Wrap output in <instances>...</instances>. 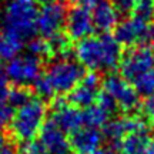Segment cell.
<instances>
[{
	"mask_svg": "<svg viewBox=\"0 0 154 154\" xmlns=\"http://www.w3.org/2000/svg\"><path fill=\"white\" fill-rule=\"evenodd\" d=\"M77 61L83 67L96 72H111L121 63V44L109 33L79 42L76 47Z\"/></svg>",
	"mask_w": 154,
	"mask_h": 154,
	"instance_id": "6da1fadb",
	"label": "cell"
},
{
	"mask_svg": "<svg viewBox=\"0 0 154 154\" xmlns=\"http://www.w3.org/2000/svg\"><path fill=\"white\" fill-rule=\"evenodd\" d=\"M38 7L36 0H5L2 6V27L5 36L30 42L37 32Z\"/></svg>",
	"mask_w": 154,
	"mask_h": 154,
	"instance_id": "7a4b0ae2",
	"label": "cell"
},
{
	"mask_svg": "<svg viewBox=\"0 0 154 154\" xmlns=\"http://www.w3.org/2000/svg\"><path fill=\"white\" fill-rule=\"evenodd\" d=\"M120 70L121 77L138 94L149 96L154 91V53L151 49L130 50L121 60Z\"/></svg>",
	"mask_w": 154,
	"mask_h": 154,
	"instance_id": "3957f363",
	"label": "cell"
},
{
	"mask_svg": "<svg viewBox=\"0 0 154 154\" xmlns=\"http://www.w3.org/2000/svg\"><path fill=\"white\" fill-rule=\"evenodd\" d=\"M46 116L47 106L44 100L40 97H30L24 104L16 109V113L11 117L10 131L13 137L22 143L34 140L46 123Z\"/></svg>",
	"mask_w": 154,
	"mask_h": 154,
	"instance_id": "277c9868",
	"label": "cell"
},
{
	"mask_svg": "<svg viewBox=\"0 0 154 154\" xmlns=\"http://www.w3.org/2000/svg\"><path fill=\"white\" fill-rule=\"evenodd\" d=\"M44 76L51 84L54 94H66L72 93L77 87V84L83 80L84 69L77 60L69 57H59L53 63H50Z\"/></svg>",
	"mask_w": 154,
	"mask_h": 154,
	"instance_id": "5b68a950",
	"label": "cell"
},
{
	"mask_svg": "<svg viewBox=\"0 0 154 154\" xmlns=\"http://www.w3.org/2000/svg\"><path fill=\"white\" fill-rule=\"evenodd\" d=\"M116 40L124 46L136 47H154V20H146L138 16L127 17L117 24Z\"/></svg>",
	"mask_w": 154,
	"mask_h": 154,
	"instance_id": "8992f818",
	"label": "cell"
},
{
	"mask_svg": "<svg viewBox=\"0 0 154 154\" xmlns=\"http://www.w3.org/2000/svg\"><path fill=\"white\" fill-rule=\"evenodd\" d=\"M42 76V59L36 56L19 54L5 66L6 80L14 84V87H26L33 84Z\"/></svg>",
	"mask_w": 154,
	"mask_h": 154,
	"instance_id": "52a82bcc",
	"label": "cell"
},
{
	"mask_svg": "<svg viewBox=\"0 0 154 154\" xmlns=\"http://www.w3.org/2000/svg\"><path fill=\"white\" fill-rule=\"evenodd\" d=\"M103 93L124 111H131L138 106V93L121 76L110 74L103 82Z\"/></svg>",
	"mask_w": 154,
	"mask_h": 154,
	"instance_id": "ba28073f",
	"label": "cell"
},
{
	"mask_svg": "<svg viewBox=\"0 0 154 154\" xmlns=\"http://www.w3.org/2000/svg\"><path fill=\"white\" fill-rule=\"evenodd\" d=\"M67 10L61 3L44 5L38 9L37 16V32L46 40L61 34V29L66 24Z\"/></svg>",
	"mask_w": 154,
	"mask_h": 154,
	"instance_id": "9c48e42d",
	"label": "cell"
},
{
	"mask_svg": "<svg viewBox=\"0 0 154 154\" xmlns=\"http://www.w3.org/2000/svg\"><path fill=\"white\" fill-rule=\"evenodd\" d=\"M66 30L67 36L72 40H86L91 37L94 29L91 11L84 7H73L70 11H67L66 17Z\"/></svg>",
	"mask_w": 154,
	"mask_h": 154,
	"instance_id": "30bf717a",
	"label": "cell"
},
{
	"mask_svg": "<svg viewBox=\"0 0 154 154\" xmlns=\"http://www.w3.org/2000/svg\"><path fill=\"white\" fill-rule=\"evenodd\" d=\"M51 121L59 126L64 133L73 134L74 131L84 127V114L80 109L64 100H57L53 107V119Z\"/></svg>",
	"mask_w": 154,
	"mask_h": 154,
	"instance_id": "8fae6325",
	"label": "cell"
},
{
	"mask_svg": "<svg viewBox=\"0 0 154 154\" xmlns=\"http://www.w3.org/2000/svg\"><path fill=\"white\" fill-rule=\"evenodd\" d=\"M38 141L42 143L46 154H70L72 150L67 134L51 120L46 121L42 127Z\"/></svg>",
	"mask_w": 154,
	"mask_h": 154,
	"instance_id": "7c38bea8",
	"label": "cell"
},
{
	"mask_svg": "<svg viewBox=\"0 0 154 154\" xmlns=\"http://www.w3.org/2000/svg\"><path fill=\"white\" fill-rule=\"evenodd\" d=\"M141 130H147V124L144 120L138 117H124V119L109 121L104 126L103 137L107 138L114 147H119L124 137H127L131 133L141 131Z\"/></svg>",
	"mask_w": 154,
	"mask_h": 154,
	"instance_id": "4fadbf2b",
	"label": "cell"
},
{
	"mask_svg": "<svg viewBox=\"0 0 154 154\" xmlns=\"http://www.w3.org/2000/svg\"><path fill=\"white\" fill-rule=\"evenodd\" d=\"M99 94V76L91 72L88 74H84L83 80L70 93L69 100L70 104L77 109H87L97 101Z\"/></svg>",
	"mask_w": 154,
	"mask_h": 154,
	"instance_id": "5bb4252c",
	"label": "cell"
},
{
	"mask_svg": "<svg viewBox=\"0 0 154 154\" xmlns=\"http://www.w3.org/2000/svg\"><path fill=\"white\" fill-rule=\"evenodd\" d=\"M103 133L99 128L84 126L72 134L70 146L77 154H91L101 147Z\"/></svg>",
	"mask_w": 154,
	"mask_h": 154,
	"instance_id": "9a60e30c",
	"label": "cell"
},
{
	"mask_svg": "<svg viewBox=\"0 0 154 154\" xmlns=\"http://www.w3.org/2000/svg\"><path fill=\"white\" fill-rule=\"evenodd\" d=\"M94 29L101 33H107L119 24V11L114 9L110 0H100L91 10Z\"/></svg>",
	"mask_w": 154,
	"mask_h": 154,
	"instance_id": "2e32d148",
	"label": "cell"
},
{
	"mask_svg": "<svg viewBox=\"0 0 154 154\" xmlns=\"http://www.w3.org/2000/svg\"><path fill=\"white\" fill-rule=\"evenodd\" d=\"M150 140H151V136L149 134V130L136 131L124 137V140L119 146V149H120L121 154H137Z\"/></svg>",
	"mask_w": 154,
	"mask_h": 154,
	"instance_id": "e0dca14e",
	"label": "cell"
},
{
	"mask_svg": "<svg viewBox=\"0 0 154 154\" xmlns=\"http://www.w3.org/2000/svg\"><path fill=\"white\" fill-rule=\"evenodd\" d=\"M22 47H23L22 42L3 34V38L0 40V59L6 61L13 60L14 57L20 54Z\"/></svg>",
	"mask_w": 154,
	"mask_h": 154,
	"instance_id": "ac0fdd59",
	"label": "cell"
},
{
	"mask_svg": "<svg viewBox=\"0 0 154 154\" xmlns=\"http://www.w3.org/2000/svg\"><path fill=\"white\" fill-rule=\"evenodd\" d=\"M27 53L32 56H36L38 59L50 54L51 51H50L49 42L43 37H33L30 42H27Z\"/></svg>",
	"mask_w": 154,
	"mask_h": 154,
	"instance_id": "d6986e66",
	"label": "cell"
},
{
	"mask_svg": "<svg viewBox=\"0 0 154 154\" xmlns=\"http://www.w3.org/2000/svg\"><path fill=\"white\" fill-rule=\"evenodd\" d=\"M29 99H30V94L24 87H13L10 88L9 96H7V104L10 106L11 109H19Z\"/></svg>",
	"mask_w": 154,
	"mask_h": 154,
	"instance_id": "ffe728a7",
	"label": "cell"
},
{
	"mask_svg": "<svg viewBox=\"0 0 154 154\" xmlns=\"http://www.w3.org/2000/svg\"><path fill=\"white\" fill-rule=\"evenodd\" d=\"M33 87H34V90H36V93H37V97H40L42 100L49 99V97H51V96L54 94L53 88H51V84L49 83L47 77L44 76V74H42V76L33 83Z\"/></svg>",
	"mask_w": 154,
	"mask_h": 154,
	"instance_id": "44dd1931",
	"label": "cell"
},
{
	"mask_svg": "<svg viewBox=\"0 0 154 154\" xmlns=\"http://www.w3.org/2000/svg\"><path fill=\"white\" fill-rule=\"evenodd\" d=\"M134 14L146 20H153L154 17V2L153 0H138Z\"/></svg>",
	"mask_w": 154,
	"mask_h": 154,
	"instance_id": "7402d4cb",
	"label": "cell"
},
{
	"mask_svg": "<svg viewBox=\"0 0 154 154\" xmlns=\"http://www.w3.org/2000/svg\"><path fill=\"white\" fill-rule=\"evenodd\" d=\"M111 5L114 6V9L119 11V14H128L131 11L136 10L138 0H110Z\"/></svg>",
	"mask_w": 154,
	"mask_h": 154,
	"instance_id": "603a6c76",
	"label": "cell"
},
{
	"mask_svg": "<svg viewBox=\"0 0 154 154\" xmlns=\"http://www.w3.org/2000/svg\"><path fill=\"white\" fill-rule=\"evenodd\" d=\"M20 154H46L42 143L38 141V138L26 141L22 144L20 147Z\"/></svg>",
	"mask_w": 154,
	"mask_h": 154,
	"instance_id": "cb8c5ba5",
	"label": "cell"
},
{
	"mask_svg": "<svg viewBox=\"0 0 154 154\" xmlns=\"http://www.w3.org/2000/svg\"><path fill=\"white\" fill-rule=\"evenodd\" d=\"M13 117V109L7 104V101H0V127L7 124Z\"/></svg>",
	"mask_w": 154,
	"mask_h": 154,
	"instance_id": "d4e9b609",
	"label": "cell"
},
{
	"mask_svg": "<svg viewBox=\"0 0 154 154\" xmlns=\"http://www.w3.org/2000/svg\"><path fill=\"white\" fill-rule=\"evenodd\" d=\"M143 111L149 119L154 120V91L149 96H146L143 101Z\"/></svg>",
	"mask_w": 154,
	"mask_h": 154,
	"instance_id": "484cf974",
	"label": "cell"
},
{
	"mask_svg": "<svg viewBox=\"0 0 154 154\" xmlns=\"http://www.w3.org/2000/svg\"><path fill=\"white\" fill-rule=\"evenodd\" d=\"M9 91H10V87H9V83L6 80V77L0 76V101H7Z\"/></svg>",
	"mask_w": 154,
	"mask_h": 154,
	"instance_id": "4316f807",
	"label": "cell"
},
{
	"mask_svg": "<svg viewBox=\"0 0 154 154\" xmlns=\"http://www.w3.org/2000/svg\"><path fill=\"white\" fill-rule=\"evenodd\" d=\"M70 2L74 5V7H84V9H88V7H94L100 0H70Z\"/></svg>",
	"mask_w": 154,
	"mask_h": 154,
	"instance_id": "83f0119b",
	"label": "cell"
},
{
	"mask_svg": "<svg viewBox=\"0 0 154 154\" xmlns=\"http://www.w3.org/2000/svg\"><path fill=\"white\" fill-rule=\"evenodd\" d=\"M137 154H154V138L151 137V140H150L149 143L146 144Z\"/></svg>",
	"mask_w": 154,
	"mask_h": 154,
	"instance_id": "f1b7e54d",
	"label": "cell"
},
{
	"mask_svg": "<svg viewBox=\"0 0 154 154\" xmlns=\"http://www.w3.org/2000/svg\"><path fill=\"white\" fill-rule=\"evenodd\" d=\"M91 154H117V151L114 149H111V147H100L99 150H96Z\"/></svg>",
	"mask_w": 154,
	"mask_h": 154,
	"instance_id": "f546056e",
	"label": "cell"
},
{
	"mask_svg": "<svg viewBox=\"0 0 154 154\" xmlns=\"http://www.w3.org/2000/svg\"><path fill=\"white\" fill-rule=\"evenodd\" d=\"M0 154H19V153L11 146H5V147L0 149Z\"/></svg>",
	"mask_w": 154,
	"mask_h": 154,
	"instance_id": "4dcf8cb0",
	"label": "cell"
},
{
	"mask_svg": "<svg viewBox=\"0 0 154 154\" xmlns=\"http://www.w3.org/2000/svg\"><path fill=\"white\" fill-rule=\"evenodd\" d=\"M6 146V137H5V133L0 130V149L2 147H5Z\"/></svg>",
	"mask_w": 154,
	"mask_h": 154,
	"instance_id": "1f68e13d",
	"label": "cell"
},
{
	"mask_svg": "<svg viewBox=\"0 0 154 154\" xmlns=\"http://www.w3.org/2000/svg\"><path fill=\"white\" fill-rule=\"evenodd\" d=\"M38 3H43V5H51V3H57L59 0H36Z\"/></svg>",
	"mask_w": 154,
	"mask_h": 154,
	"instance_id": "d6a6232c",
	"label": "cell"
},
{
	"mask_svg": "<svg viewBox=\"0 0 154 154\" xmlns=\"http://www.w3.org/2000/svg\"><path fill=\"white\" fill-rule=\"evenodd\" d=\"M3 38V32H2V26H0V40Z\"/></svg>",
	"mask_w": 154,
	"mask_h": 154,
	"instance_id": "836d02e7",
	"label": "cell"
},
{
	"mask_svg": "<svg viewBox=\"0 0 154 154\" xmlns=\"http://www.w3.org/2000/svg\"><path fill=\"white\" fill-rule=\"evenodd\" d=\"M0 6H2V0H0Z\"/></svg>",
	"mask_w": 154,
	"mask_h": 154,
	"instance_id": "e575fe53",
	"label": "cell"
}]
</instances>
